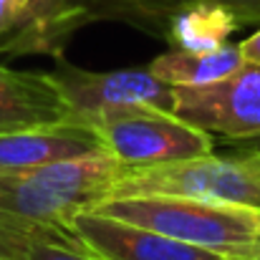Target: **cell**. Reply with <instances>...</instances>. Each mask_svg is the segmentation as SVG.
Returning a JSON list of instances; mask_svg holds the SVG:
<instances>
[{"label": "cell", "instance_id": "14", "mask_svg": "<svg viewBox=\"0 0 260 260\" xmlns=\"http://www.w3.org/2000/svg\"><path fill=\"white\" fill-rule=\"evenodd\" d=\"M238 48H240V56H243V61H245V63L260 66V28L250 36V38L240 41V43H238Z\"/></svg>", "mask_w": 260, "mask_h": 260}, {"label": "cell", "instance_id": "2", "mask_svg": "<svg viewBox=\"0 0 260 260\" xmlns=\"http://www.w3.org/2000/svg\"><path fill=\"white\" fill-rule=\"evenodd\" d=\"M144 194L260 207V157L210 152L170 165L124 167L106 200Z\"/></svg>", "mask_w": 260, "mask_h": 260}, {"label": "cell", "instance_id": "16", "mask_svg": "<svg viewBox=\"0 0 260 260\" xmlns=\"http://www.w3.org/2000/svg\"><path fill=\"white\" fill-rule=\"evenodd\" d=\"M253 260H260V255H255V258H253Z\"/></svg>", "mask_w": 260, "mask_h": 260}, {"label": "cell", "instance_id": "1", "mask_svg": "<svg viewBox=\"0 0 260 260\" xmlns=\"http://www.w3.org/2000/svg\"><path fill=\"white\" fill-rule=\"evenodd\" d=\"M88 212L157 230L225 260H253L260 255V207L144 194L101 200L88 207Z\"/></svg>", "mask_w": 260, "mask_h": 260}, {"label": "cell", "instance_id": "9", "mask_svg": "<svg viewBox=\"0 0 260 260\" xmlns=\"http://www.w3.org/2000/svg\"><path fill=\"white\" fill-rule=\"evenodd\" d=\"M182 0H51V18L69 43L79 28L93 20H124L165 38L167 20Z\"/></svg>", "mask_w": 260, "mask_h": 260}, {"label": "cell", "instance_id": "6", "mask_svg": "<svg viewBox=\"0 0 260 260\" xmlns=\"http://www.w3.org/2000/svg\"><path fill=\"white\" fill-rule=\"evenodd\" d=\"M66 228L99 260H225L222 255L187 245L157 230L88 210L76 212Z\"/></svg>", "mask_w": 260, "mask_h": 260}, {"label": "cell", "instance_id": "8", "mask_svg": "<svg viewBox=\"0 0 260 260\" xmlns=\"http://www.w3.org/2000/svg\"><path fill=\"white\" fill-rule=\"evenodd\" d=\"M71 121L51 71H15L0 63V134Z\"/></svg>", "mask_w": 260, "mask_h": 260}, {"label": "cell", "instance_id": "4", "mask_svg": "<svg viewBox=\"0 0 260 260\" xmlns=\"http://www.w3.org/2000/svg\"><path fill=\"white\" fill-rule=\"evenodd\" d=\"M174 114L222 142L260 134V66L243 63L207 86H174Z\"/></svg>", "mask_w": 260, "mask_h": 260}, {"label": "cell", "instance_id": "5", "mask_svg": "<svg viewBox=\"0 0 260 260\" xmlns=\"http://www.w3.org/2000/svg\"><path fill=\"white\" fill-rule=\"evenodd\" d=\"M51 76L71 109V121H84L99 111L126 106H154L174 114V86L157 79L149 66L88 71L58 58V69L51 71Z\"/></svg>", "mask_w": 260, "mask_h": 260}, {"label": "cell", "instance_id": "11", "mask_svg": "<svg viewBox=\"0 0 260 260\" xmlns=\"http://www.w3.org/2000/svg\"><path fill=\"white\" fill-rule=\"evenodd\" d=\"M0 255L8 260H99L69 228L30 220L0 228Z\"/></svg>", "mask_w": 260, "mask_h": 260}, {"label": "cell", "instance_id": "7", "mask_svg": "<svg viewBox=\"0 0 260 260\" xmlns=\"http://www.w3.org/2000/svg\"><path fill=\"white\" fill-rule=\"evenodd\" d=\"M106 152L93 129L81 121L18 129L0 134V172H23L61 159Z\"/></svg>", "mask_w": 260, "mask_h": 260}, {"label": "cell", "instance_id": "10", "mask_svg": "<svg viewBox=\"0 0 260 260\" xmlns=\"http://www.w3.org/2000/svg\"><path fill=\"white\" fill-rule=\"evenodd\" d=\"M243 20L225 5L210 0H182L167 20L165 41L174 51L210 53L228 43Z\"/></svg>", "mask_w": 260, "mask_h": 260}, {"label": "cell", "instance_id": "12", "mask_svg": "<svg viewBox=\"0 0 260 260\" xmlns=\"http://www.w3.org/2000/svg\"><path fill=\"white\" fill-rule=\"evenodd\" d=\"M245 61L240 56V48L225 43L222 48L210 53H187L170 48L149 63V71L170 86H207L230 76Z\"/></svg>", "mask_w": 260, "mask_h": 260}, {"label": "cell", "instance_id": "3", "mask_svg": "<svg viewBox=\"0 0 260 260\" xmlns=\"http://www.w3.org/2000/svg\"><path fill=\"white\" fill-rule=\"evenodd\" d=\"M104 149L124 167H154L215 152V139L172 111L154 106L106 109L84 119Z\"/></svg>", "mask_w": 260, "mask_h": 260}, {"label": "cell", "instance_id": "13", "mask_svg": "<svg viewBox=\"0 0 260 260\" xmlns=\"http://www.w3.org/2000/svg\"><path fill=\"white\" fill-rule=\"evenodd\" d=\"M210 3H220V5L230 8L243 20V25L260 23V0H210Z\"/></svg>", "mask_w": 260, "mask_h": 260}, {"label": "cell", "instance_id": "17", "mask_svg": "<svg viewBox=\"0 0 260 260\" xmlns=\"http://www.w3.org/2000/svg\"><path fill=\"white\" fill-rule=\"evenodd\" d=\"M0 260H8V258H3V255H0Z\"/></svg>", "mask_w": 260, "mask_h": 260}, {"label": "cell", "instance_id": "15", "mask_svg": "<svg viewBox=\"0 0 260 260\" xmlns=\"http://www.w3.org/2000/svg\"><path fill=\"white\" fill-rule=\"evenodd\" d=\"M225 144H230L235 154L260 157V134H255V137H245V139H235V142H225Z\"/></svg>", "mask_w": 260, "mask_h": 260}]
</instances>
